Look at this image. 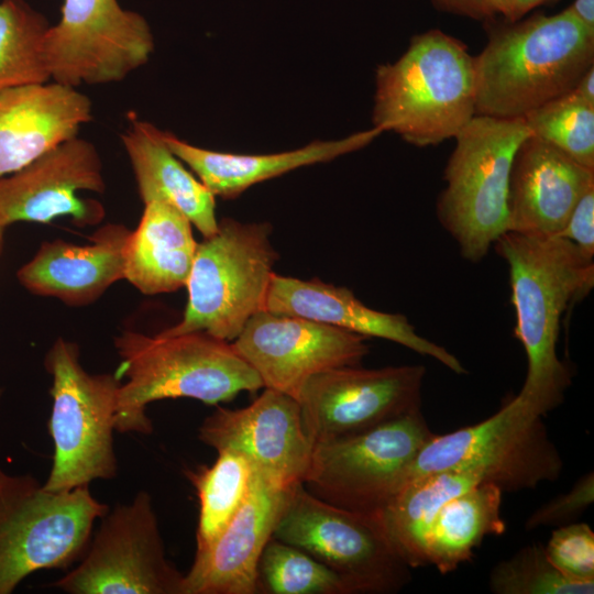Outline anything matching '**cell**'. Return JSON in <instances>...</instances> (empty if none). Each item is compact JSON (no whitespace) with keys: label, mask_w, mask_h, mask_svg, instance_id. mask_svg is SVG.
<instances>
[{"label":"cell","mask_w":594,"mask_h":594,"mask_svg":"<svg viewBox=\"0 0 594 594\" xmlns=\"http://www.w3.org/2000/svg\"><path fill=\"white\" fill-rule=\"evenodd\" d=\"M560 237L570 240L581 253L594 256V187L587 189L575 205Z\"/></svg>","instance_id":"cell-35"},{"label":"cell","mask_w":594,"mask_h":594,"mask_svg":"<svg viewBox=\"0 0 594 594\" xmlns=\"http://www.w3.org/2000/svg\"><path fill=\"white\" fill-rule=\"evenodd\" d=\"M91 114L86 95L53 80L0 91V178L78 136Z\"/></svg>","instance_id":"cell-21"},{"label":"cell","mask_w":594,"mask_h":594,"mask_svg":"<svg viewBox=\"0 0 594 594\" xmlns=\"http://www.w3.org/2000/svg\"><path fill=\"white\" fill-rule=\"evenodd\" d=\"M508 265L515 334L527 355V374L515 400L544 416L558 407L571 373L557 353L561 318L594 285V263L562 237H532L507 231L494 242Z\"/></svg>","instance_id":"cell-1"},{"label":"cell","mask_w":594,"mask_h":594,"mask_svg":"<svg viewBox=\"0 0 594 594\" xmlns=\"http://www.w3.org/2000/svg\"><path fill=\"white\" fill-rule=\"evenodd\" d=\"M495 594H592L594 582H573L549 561L544 546H525L510 558L497 563L490 574Z\"/></svg>","instance_id":"cell-32"},{"label":"cell","mask_w":594,"mask_h":594,"mask_svg":"<svg viewBox=\"0 0 594 594\" xmlns=\"http://www.w3.org/2000/svg\"><path fill=\"white\" fill-rule=\"evenodd\" d=\"M114 344L121 359L114 374L127 377L118 392L116 431L151 433L146 407L155 400L186 397L218 405L263 387L231 342L206 332L150 337L124 331Z\"/></svg>","instance_id":"cell-3"},{"label":"cell","mask_w":594,"mask_h":594,"mask_svg":"<svg viewBox=\"0 0 594 594\" xmlns=\"http://www.w3.org/2000/svg\"><path fill=\"white\" fill-rule=\"evenodd\" d=\"M3 227L0 226V248H1V242H2V238H3ZM0 395H1V391H0ZM3 473V471L1 470L0 468V475Z\"/></svg>","instance_id":"cell-41"},{"label":"cell","mask_w":594,"mask_h":594,"mask_svg":"<svg viewBox=\"0 0 594 594\" xmlns=\"http://www.w3.org/2000/svg\"><path fill=\"white\" fill-rule=\"evenodd\" d=\"M273 537L332 570L349 594H391L411 576L384 529L381 514L343 509L290 486Z\"/></svg>","instance_id":"cell-9"},{"label":"cell","mask_w":594,"mask_h":594,"mask_svg":"<svg viewBox=\"0 0 594 594\" xmlns=\"http://www.w3.org/2000/svg\"><path fill=\"white\" fill-rule=\"evenodd\" d=\"M191 222L172 204H144L138 228L125 246L124 279L145 295L175 292L186 286L197 242Z\"/></svg>","instance_id":"cell-24"},{"label":"cell","mask_w":594,"mask_h":594,"mask_svg":"<svg viewBox=\"0 0 594 594\" xmlns=\"http://www.w3.org/2000/svg\"><path fill=\"white\" fill-rule=\"evenodd\" d=\"M566 9L586 28L594 31V0H574Z\"/></svg>","instance_id":"cell-37"},{"label":"cell","mask_w":594,"mask_h":594,"mask_svg":"<svg viewBox=\"0 0 594 594\" xmlns=\"http://www.w3.org/2000/svg\"><path fill=\"white\" fill-rule=\"evenodd\" d=\"M424 365L344 366L311 376L298 403L312 444L360 433L421 409Z\"/></svg>","instance_id":"cell-14"},{"label":"cell","mask_w":594,"mask_h":594,"mask_svg":"<svg viewBox=\"0 0 594 594\" xmlns=\"http://www.w3.org/2000/svg\"><path fill=\"white\" fill-rule=\"evenodd\" d=\"M271 233L267 222L221 219L217 231L197 244L183 318L160 334L206 332L232 342L249 319L264 310L278 260Z\"/></svg>","instance_id":"cell-6"},{"label":"cell","mask_w":594,"mask_h":594,"mask_svg":"<svg viewBox=\"0 0 594 594\" xmlns=\"http://www.w3.org/2000/svg\"><path fill=\"white\" fill-rule=\"evenodd\" d=\"M264 310L306 318L366 338L385 339L430 356L457 374L466 372L447 349L419 336L404 315L372 309L349 288L318 278L301 279L274 273Z\"/></svg>","instance_id":"cell-20"},{"label":"cell","mask_w":594,"mask_h":594,"mask_svg":"<svg viewBox=\"0 0 594 594\" xmlns=\"http://www.w3.org/2000/svg\"><path fill=\"white\" fill-rule=\"evenodd\" d=\"M46 19L24 0H0V91L51 80Z\"/></svg>","instance_id":"cell-29"},{"label":"cell","mask_w":594,"mask_h":594,"mask_svg":"<svg viewBox=\"0 0 594 594\" xmlns=\"http://www.w3.org/2000/svg\"><path fill=\"white\" fill-rule=\"evenodd\" d=\"M473 64L476 114L522 118L594 66V31L568 9L536 14L493 32Z\"/></svg>","instance_id":"cell-2"},{"label":"cell","mask_w":594,"mask_h":594,"mask_svg":"<svg viewBox=\"0 0 594 594\" xmlns=\"http://www.w3.org/2000/svg\"><path fill=\"white\" fill-rule=\"evenodd\" d=\"M131 230L119 223L99 228L87 244L45 242L18 272L31 293L68 306H86L112 284L124 279L125 246Z\"/></svg>","instance_id":"cell-22"},{"label":"cell","mask_w":594,"mask_h":594,"mask_svg":"<svg viewBox=\"0 0 594 594\" xmlns=\"http://www.w3.org/2000/svg\"><path fill=\"white\" fill-rule=\"evenodd\" d=\"M531 135L524 118L475 114L454 136L437 217L464 258L482 261L507 232V194L514 157Z\"/></svg>","instance_id":"cell-5"},{"label":"cell","mask_w":594,"mask_h":594,"mask_svg":"<svg viewBox=\"0 0 594 594\" xmlns=\"http://www.w3.org/2000/svg\"><path fill=\"white\" fill-rule=\"evenodd\" d=\"M562 469L563 460L542 416L527 411L512 398L479 424L433 435L418 452L408 480L429 473L460 472L503 492H517L556 481Z\"/></svg>","instance_id":"cell-10"},{"label":"cell","mask_w":594,"mask_h":594,"mask_svg":"<svg viewBox=\"0 0 594 594\" xmlns=\"http://www.w3.org/2000/svg\"><path fill=\"white\" fill-rule=\"evenodd\" d=\"M522 118L532 135L594 169V106L571 90Z\"/></svg>","instance_id":"cell-31"},{"label":"cell","mask_w":594,"mask_h":594,"mask_svg":"<svg viewBox=\"0 0 594 594\" xmlns=\"http://www.w3.org/2000/svg\"><path fill=\"white\" fill-rule=\"evenodd\" d=\"M421 409L370 430L312 444L305 488L337 507L378 514L407 482L433 436Z\"/></svg>","instance_id":"cell-11"},{"label":"cell","mask_w":594,"mask_h":594,"mask_svg":"<svg viewBox=\"0 0 594 594\" xmlns=\"http://www.w3.org/2000/svg\"><path fill=\"white\" fill-rule=\"evenodd\" d=\"M594 501V475L587 473L573 487L535 510L526 529L541 526H563L578 518Z\"/></svg>","instance_id":"cell-34"},{"label":"cell","mask_w":594,"mask_h":594,"mask_svg":"<svg viewBox=\"0 0 594 594\" xmlns=\"http://www.w3.org/2000/svg\"><path fill=\"white\" fill-rule=\"evenodd\" d=\"M153 51L146 20L117 0H64L59 22L44 38L51 79L76 88L121 81Z\"/></svg>","instance_id":"cell-13"},{"label":"cell","mask_w":594,"mask_h":594,"mask_svg":"<svg viewBox=\"0 0 594 594\" xmlns=\"http://www.w3.org/2000/svg\"><path fill=\"white\" fill-rule=\"evenodd\" d=\"M293 486V485H292ZM290 487L253 470L239 510L184 576V594H257V564Z\"/></svg>","instance_id":"cell-18"},{"label":"cell","mask_w":594,"mask_h":594,"mask_svg":"<svg viewBox=\"0 0 594 594\" xmlns=\"http://www.w3.org/2000/svg\"><path fill=\"white\" fill-rule=\"evenodd\" d=\"M552 565L573 582H594V532L584 522L560 526L544 546Z\"/></svg>","instance_id":"cell-33"},{"label":"cell","mask_w":594,"mask_h":594,"mask_svg":"<svg viewBox=\"0 0 594 594\" xmlns=\"http://www.w3.org/2000/svg\"><path fill=\"white\" fill-rule=\"evenodd\" d=\"M198 439L217 452L241 453L254 470L284 487L302 482L312 450L299 403L272 388L244 408L218 406L202 420Z\"/></svg>","instance_id":"cell-17"},{"label":"cell","mask_w":594,"mask_h":594,"mask_svg":"<svg viewBox=\"0 0 594 594\" xmlns=\"http://www.w3.org/2000/svg\"><path fill=\"white\" fill-rule=\"evenodd\" d=\"M548 1L551 0H513L512 11L507 20L510 22L518 21L526 13Z\"/></svg>","instance_id":"cell-39"},{"label":"cell","mask_w":594,"mask_h":594,"mask_svg":"<svg viewBox=\"0 0 594 594\" xmlns=\"http://www.w3.org/2000/svg\"><path fill=\"white\" fill-rule=\"evenodd\" d=\"M572 91L584 102L594 106V66L580 78Z\"/></svg>","instance_id":"cell-38"},{"label":"cell","mask_w":594,"mask_h":594,"mask_svg":"<svg viewBox=\"0 0 594 594\" xmlns=\"http://www.w3.org/2000/svg\"><path fill=\"white\" fill-rule=\"evenodd\" d=\"M106 189L102 163L95 145L75 136L18 172L0 178V226L18 221L48 223L63 216L75 224L99 223L103 206L79 191Z\"/></svg>","instance_id":"cell-16"},{"label":"cell","mask_w":594,"mask_h":594,"mask_svg":"<svg viewBox=\"0 0 594 594\" xmlns=\"http://www.w3.org/2000/svg\"><path fill=\"white\" fill-rule=\"evenodd\" d=\"M479 483L476 476L460 472L415 476L380 513L389 541L409 568L428 564L425 539L442 505Z\"/></svg>","instance_id":"cell-27"},{"label":"cell","mask_w":594,"mask_h":594,"mask_svg":"<svg viewBox=\"0 0 594 594\" xmlns=\"http://www.w3.org/2000/svg\"><path fill=\"white\" fill-rule=\"evenodd\" d=\"M502 496L498 486L479 483L444 503L426 535L428 564L450 573L473 556L485 537L504 534Z\"/></svg>","instance_id":"cell-26"},{"label":"cell","mask_w":594,"mask_h":594,"mask_svg":"<svg viewBox=\"0 0 594 594\" xmlns=\"http://www.w3.org/2000/svg\"><path fill=\"white\" fill-rule=\"evenodd\" d=\"M89 486L52 492L30 474L0 475V594L30 574L81 558L108 512Z\"/></svg>","instance_id":"cell-7"},{"label":"cell","mask_w":594,"mask_h":594,"mask_svg":"<svg viewBox=\"0 0 594 594\" xmlns=\"http://www.w3.org/2000/svg\"><path fill=\"white\" fill-rule=\"evenodd\" d=\"M121 140L143 204L154 199L172 204L204 238L217 231L216 197L170 151L163 131L150 122L133 120Z\"/></svg>","instance_id":"cell-25"},{"label":"cell","mask_w":594,"mask_h":594,"mask_svg":"<svg viewBox=\"0 0 594 594\" xmlns=\"http://www.w3.org/2000/svg\"><path fill=\"white\" fill-rule=\"evenodd\" d=\"M45 367L53 381L48 430L54 454L44 488L64 492L116 477L113 432L121 380L88 373L78 345L62 338L47 351Z\"/></svg>","instance_id":"cell-8"},{"label":"cell","mask_w":594,"mask_h":594,"mask_svg":"<svg viewBox=\"0 0 594 594\" xmlns=\"http://www.w3.org/2000/svg\"><path fill=\"white\" fill-rule=\"evenodd\" d=\"M485 2L493 14L501 13L508 19L512 11L513 0H485Z\"/></svg>","instance_id":"cell-40"},{"label":"cell","mask_w":594,"mask_h":594,"mask_svg":"<svg viewBox=\"0 0 594 594\" xmlns=\"http://www.w3.org/2000/svg\"><path fill=\"white\" fill-rule=\"evenodd\" d=\"M440 8L464 16L482 20L494 15L485 0H433Z\"/></svg>","instance_id":"cell-36"},{"label":"cell","mask_w":594,"mask_h":594,"mask_svg":"<svg viewBox=\"0 0 594 594\" xmlns=\"http://www.w3.org/2000/svg\"><path fill=\"white\" fill-rule=\"evenodd\" d=\"M375 78L374 127L416 146L454 138L476 114L473 56L440 30L414 36Z\"/></svg>","instance_id":"cell-4"},{"label":"cell","mask_w":594,"mask_h":594,"mask_svg":"<svg viewBox=\"0 0 594 594\" xmlns=\"http://www.w3.org/2000/svg\"><path fill=\"white\" fill-rule=\"evenodd\" d=\"M381 133L380 129L373 127L344 139L314 141L293 151L272 154L211 151L187 143L168 132H164V140L215 197L234 199L258 183L363 148Z\"/></svg>","instance_id":"cell-23"},{"label":"cell","mask_w":594,"mask_h":594,"mask_svg":"<svg viewBox=\"0 0 594 594\" xmlns=\"http://www.w3.org/2000/svg\"><path fill=\"white\" fill-rule=\"evenodd\" d=\"M594 187V169L529 135L513 161L507 231L532 237H560L575 205Z\"/></svg>","instance_id":"cell-19"},{"label":"cell","mask_w":594,"mask_h":594,"mask_svg":"<svg viewBox=\"0 0 594 594\" xmlns=\"http://www.w3.org/2000/svg\"><path fill=\"white\" fill-rule=\"evenodd\" d=\"M256 587L263 594H349L332 570L274 537L258 560Z\"/></svg>","instance_id":"cell-30"},{"label":"cell","mask_w":594,"mask_h":594,"mask_svg":"<svg viewBox=\"0 0 594 594\" xmlns=\"http://www.w3.org/2000/svg\"><path fill=\"white\" fill-rule=\"evenodd\" d=\"M366 337L301 317L261 310L231 342L264 388L298 402L305 383L332 369L356 366L369 353Z\"/></svg>","instance_id":"cell-15"},{"label":"cell","mask_w":594,"mask_h":594,"mask_svg":"<svg viewBox=\"0 0 594 594\" xmlns=\"http://www.w3.org/2000/svg\"><path fill=\"white\" fill-rule=\"evenodd\" d=\"M253 470L241 453L221 450L213 464L185 471L199 501L196 554L213 544L239 510L249 492Z\"/></svg>","instance_id":"cell-28"},{"label":"cell","mask_w":594,"mask_h":594,"mask_svg":"<svg viewBox=\"0 0 594 594\" xmlns=\"http://www.w3.org/2000/svg\"><path fill=\"white\" fill-rule=\"evenodd\" d=\"M100 520L80 562L54 587L69 594H184L185 574L166 557L147 492Z\"/></svg>","instance_id":"cell-12"}]
</instances>
